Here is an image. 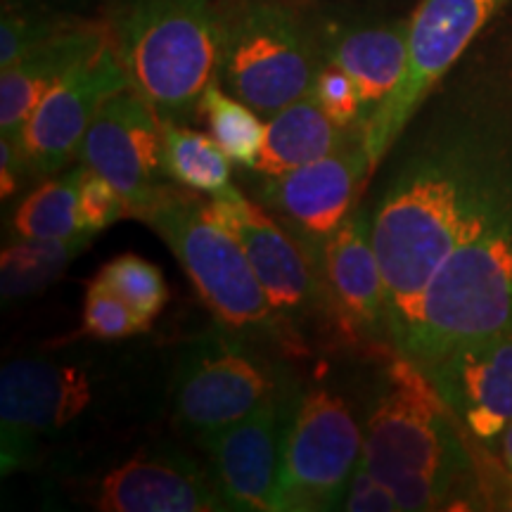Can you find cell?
<instances>
[{
    "label": "cell",
    "mask_w": 512,
    "mask_h": 512,
    "mask_svg": "<svg viewBox=\"0 0 512 512\" xmlns=\"http://www.w3.org/2000/svg\"><path fill=\"white\" fill-rule=\"evenodd\" d=\"M358 133L363 128H339L320 110L316 98L306 95L266 119L264 143L252 171L259 176H280L332 155Z\"/></svg>",
    "instance_id": "obj_21"
},
{
    "label": "cell",
    "mask_w": 512,
    "mask_h": 512,
    "mask_svg": "<svg viewBox=\"0 0 512 512\" xmlns=\"http://www.w3.org/2000/svg\"><path fill=\"white\" fill-rule=\"evenodd\" d=\"M200 114L207 119L211 138L221 145L230 162L254 169L266 133L264 117L221 88V83H211L207 88Z\"/></svg>",
    "instance_id": "obj_25"
},
{
    "label": "cell",
    "mask_w": 512,
    "mask_h": 512,
    "mask_svg": "<svg viewBox=\"0 0 512 512\" xmlns=\"http://www.w3.org/2000/svg\"><path fill=\"white\" fill-rule=\"evenodd\" d=\"M150 323L131 304L114 292L98 273L86 287L83 299V335L95 339H124L140 335Z\"/></svg>",
    "instance_id": "obj_27"
},
{
    "label": "cell",
    "mask_w": 512,
    "mask_h": 512,
    "mask_svg": "<svg viewBox=\"0 0 512 512\" xmlns=\"http://www.w3.org/2000/svg\"><path fill=\"white\" fill-rule=\"evenodd\" d=\"M124 216H128V209L124 197L119 195V190L107 178H102L86 166V174H83L79 190L81 228L86 233L98 235L100 230L110 228L112 223L124 219Z\"/></svg>",
    "instance_id": "obj_30"
},
{
    "label": "cell",
    "mask_w": 512,
    "mask_h": 512,
    "mask_svg": "<svg viewBox=\"0 0 512 512\" xmlns=\"http://www.w3.org/2000/svg\"><path fill=\"white\" fill-rule=\"evenodd\" d=\"M420 368L467 439L491 451L512 422V330L465 339Z\"/></svg>",
    "instance_id": "obj_16"
},
{
    "label": "cell",
    "mask_w": 512,
    "mask_h": 512,
    "mask_svg": "<svg viewBox=\"0 0 512 512\" xmlns=\"http://www.w3.org/2000/svg\"><path fill=\"white\" fill-rule=\"evenodd\" d=\"M256 344L219 323L192 339L174 384V415L185 432L200 439L223 430L292 387Z\"/></svg>",
    "instance_id": "obj_7"
},
{
    "label": "cell",
    "mask_w": 512,
    "mask_h": 512,
    "mask_svg": "<svg viewBox=\"0 0 512 512\" xmlns=\"http://www.w3.org/2000/svg\"><path fill=\"white\" fill-rule=\"evenodd\" d=\"M323 55V17L302 0H221L219 83L268 119L306 98Z\"/></svg>",
    "instance_id": "obj_4"
},
{
    "label": "cell",
    "mask_w": 512,
    "mask_h": 512,
    "mask_svg": "<svg viewBox=\"0 0 512 512\" xmlns=\"http://www.w3.org/2000/svg\"><path fill=\"white\" fill-rule=\"evenodd\" d=\"M370 176V157L358 133L328 157L280 176H261L256 197L318 264L320 249L354 214Z\"/></svg>",
    "instance_id": "obj_11"
},
{
    "label": "cell",
    "mask_w": 512,
    "mask_h": 512,
    "mask_svg": "<svg viewBox=\"0 0 512 512\" xmlns=\"http://www.w3.org/2000/svg\"><path fill=\"white\" fill-rule=\"evenodd\" d=\"M311 95L339 128H363V105L356 83L335 64L325 62L320 67Z\"/></svg>",
    "instance_id": "obj_29"
},
{
    "label": "cell",
    "mask_w": 512,
    "mask_h": 512,
    "mask_svg": "<svg viewBox=\"0 0 512 512\" xmlns=\"http://www.w3.org/2000/svg\"><path fill=\"white\" fill-rule=\"evenodd\" d=\"M512 330V204L448 254L427 285L401 349L425 366L465 339Z\"/></svg>",
    "instance_id": "obj_6"
},
{
    "label": "cell",
    "mask_w": 512,
    "mask_h": 512,
    "mask_svg": "<svg viewBox=\"0 0 512 512\" xmlns=\"http://www.w3.org/2000/svg\"><path fill=\"white\" fill-rule=\"evenodd\" d=\"M411 19L323 17V55L356 83L363 126L392 98L408 67Z\"/></svg>",
    "instance_id": "obj_19"
},
{
    "label": "cell",
    "mask_w": 512,
    "mask_h": 512,
    "mask_svg": "<svg viewBox=\"0 0 512 512\" xmlns=\"http://www.w3.org/2000/svg\"><path fill=\"white\" fill-rule=\"evenodd\" d=\"M128 86V76L107 38L50 88L24 126L19 150L29 174L48 178L67 169L79 157L83 138L100 107Z\"/></svg>",
    "instance_id": "obj_14"
},
{
    "label": "cell",
    "mask_w": 512,
    "mask_h": 512,
    "mask_svg": "<svg viewBox=\"0 0 512 512\" xmlns=\"http://www.w3.org/2000/svg\"><path fill=\"white\" fill-rule=\"evenodd\" d=\"M128 83L164 124L188 126L221 67V0H105Z\"/></svg>",
    "instance_id": "obj_3"
},
{
    "label": "cell",
    "mask_w": 512,
    "mask_h": 512,
    "mask_svg": "<svg viewBox=\"0 0 512 512\" xmlns=\"http://www.w3.org/2000/svg\"><path fill=\"white\" fill-rule=\"evenodd\" d=\"M441 105L413 138L396 140L403 152L370 207L389 344L399 354L448 254L512 204V88H477Z\"/></svg>",
    "instance_id": "obj_1"
},
{
    "label": "cell",
    "mask_w": 512,
    "mask_h": 512,
    "mask_svg": "<svg viewBox=\"0 0 512 512\" xmlns=\"http://www.w3.org/2000/svg\"><path fill=\"white\" fill-rule=\"evenodd\" d=\"M95 235L79 233L74 238H12L3 249V299H17L34 294L53 283L69 261L88 247Z\"/></svg>",
    "instance_id": "obj_22"
},
{
    "label": "cell",
    "mask_w": 512,
    "mask_h": 512,
    "mask_svg": "<svg viewBox=\"0 0 512 512\" xmlns=\"http://www.w3.org/2000/svg\"><path fill=\"white\" fill-rule=\"evenodd\" d=\"M91 399L88 377L43 358H17L0 373V472L34 463L43 439L67 427Z\"/></svg>",
    "instance_id": "obj_13"
},
{
    "label": "cell",
    "mask_w": 512,
    "mask_h": 512,
    "mask_svg": "<svg viewBox=\"0 0 512 512\" xmlns=\"http://www.w3.org/2000/svg\"><path fill=\"white\" fill-rule=\"evenodd\" d=\"M86 166L41 183L24 197L12 219L19 238H74L86 233L79 221V190Z\"/></svg>",
    "instance_id": "obj_23"
},
{
    "label": "cell",
    "mask_w": 512,
    "mask_h": 512,
    "mask_svg": "<svg viewBox=\"0 0 512 512\" xmlns=\"http://www.w3.org/2000/svg\"><path fill=\"white\" fill-rule=\"evenodd\" d=\"M95 508L105 512L230 510L216 479L174 451H140L107 472L95 491Z\"/></svg>",
    "instance_id": "obj_18"
},
{
    "label": "cell",
    "mask_w": 512,
    "mask_h": 512,
    "mask_svg": "<svg viewBox=\"0 0 512 512\" xmlns=\"http://www.w3.org/2000/svg\"><path fill=\"white\" fill-rule=\"evenodd\" d=\"M363 456V427L332 389L299 396L280 465L278 512L342 508L351 472Z\"/></svg>",
    "instance_id": "obj_9"
},
{
    "label": "cell",
    "mask_w": 512,
    "mask_h": 512,
    "mask_svg": "<svg viewBox=\"0 0 512 512\" xmlns=\"http://www.w3.org/2000/svg\"><path fill=\"white\" fill-rule=\"evenodd\" d=\"M302 3L311 5L313 8V3H349V0H302Z\"/></svg>",
    "instance_id": "obj_34"
},
{
    "label": "cell",
    "mask_w": 512,
    "mask_h": 512,
    "mask_svg": "<svg viewBox=\"0 0 512 512\" xmlns=\"http://www.w3.org/2000/svg\"><path fill=\"white\" fill-rule=\"evenodd\" d=\"M510 508H512V496H510Z\"/></svg>",
    "instance_id": "obj_35"
},
{
    "label": "cell",
    "mask_w": 512,
    "mask_h": 512,
    "mask_svg": "<svg viewBox=\"0 0 512 512\" xmlns=\"http://www.w3.org/2000/svg\"><path fill=\"white\" fill-rule=\"evenodd\" d=\"M100 275L150 325L169 302V287L162 271L138 254H119L102 266Z\"/></svg>",
    "instance_id": "obj_26"
},
{
    "label": "cell",
    "mask_w": 512,
    "mask_h": 512,
    "mask_svg": "<svg viewBox=\"0 0 512 512\" xmlns=\"http://www.w3.org/2000/svg\"><path fill=\"white\" fill-rule=\"evenodd\" d=\"M143 221L174 252L216 323L254 342L304 351V344L275 316L245 249L207 214L200 192L178 188V183L166 185Z\"/></svg>",
    "instance_id": "obj_5"
},
{
    "label": "cell",
    "mask_w": 512,
    "mask_h": 512,
    "mask_svg": "<svg viewBox=\"0 0 512 512\" xmlns=\"http://www.w3.org/2000/svg\"><path fill=\"white\" fill-rule=\"evenodd\" d=\"M166 169L171 181L197 192H219L230 185V157L207 133L183 124H164Z\"/></svg>",
    "instance_id": "obj_24"
},
{
    "label": "cell",
    "mask_w": 512,
    "mask_h": 512,
    "mask_svg": "<svg viewBox=\"0 0 512 512\" xmlns=\"http://www.w3.org/2000/svg\"><path fill=\"white\" fill-rule=\"evenodd\" d=\"M79 159L119 190L128 216L140 221L171 185L164 121L131 86L114 93L95 114Z\"/></svg>",
    "instance_id": "obj_12"
},
{
    "label": "cell",
    "mask_w": 512,
    "mask_h": 512,
    "mask_svg": "<svg viewBox=\"0 0 512 512\" xmlns=\"http://www.w3.org/2000/svg\"><path fill=\"white\" fill-rule=\"evenodd\" d=\"M76 24L74 19H64L46 12H36L19 5H3V19H0V67H10L24 53L36 48L38 43L48 41L50 36L60 34Z\"/></svg>",
    "instance_id": "obj_28"
},
{
    "label": "cell",
    "mask_w": 512,
    "mask_h": 512,
    "mask_svg": "<svg viewBox=\"0 0 512 512\" xmlns=\"http://www.w3.org/2000/svg\"><path fill=\"white\" fill-rule=\"evenodd\" d=\"M207 214L245 249L275 316L294 337L299 339V325L320 313L330 311L337 318L316 259L283 223L273 221L264 207L249 202L233 185H226L209 195Z\"/></svg>",
    "instance_id": "obj_10"
},
{
    "label": "cell",
    "mask_w": 512,
    "mask_h": 512,
    "mask_svg": "<svg viewBox=\"0 0 512 512\" xmlns=\"http://www.w3.org/2000/svg\"><path fill=\"white\" fill-rule=\"evenodd\" d=\"M342 510L349 512H401L399 501L387 484L370 470L366 460H358L351 472L347 496H344Z\"/></svg>",
    "instance_id": "obj_31"
},
{
    "label": "cell",
    "mask_w": 512,
    "mask_h": 512,
    "mask_svg": "<svg viewBox=\"0 0 512 512\" xmlns=\"http://www.w3.org/2000/svg\"><path fill=\"white\" fill-rule=\"evenodd\" d=\"M318 268L330 290L342 330L368 337L370 342H389L387 287L380 256L373 245L370 207H356L342 228L325 242Z\"/></svg>",
    "instance_id": "obj_17"
},
{
    "label": "cell",
    "mask_w": 512,
    "mask_h": 512,
    "mask_svg": "<svg viewBox=\"0 0 512 512\" xmlns=\"http://www.w3.org/2000/svg\"><path fill=\"white\" fill-rule=\"evenodd\" d=\"M299 396L292 387L268 396L247 418L200 437L230 510L273 512L280 465Z\"/></svg>",
    "instance_id": "obj_15"
},
{
    "label": "cell",
    "mask_w": 512,
    "mask_h": 512,
    "mask_svg": "<svg viewBox=\"0 0 512 512\" xmlns=\"http://www.w3.org/2000/svg\"><path fill=\"white\" fill-rule=\"evenodd\" d=\"M508 0H420L411 17L408 67L382 110L363 126L373 174L430 93Z\"/></svg>",
    "instance_id": "obj_8"
},
{
    "label": "cell",
    "mask_w": 512,
    "mask_h": 512,
    "mask_svg": "<svg viewBox=\"0 0 512 512\" xmlns=\"http://www.w3.org/2000/svg\"><path fill=\"white\" fill-rule=\"evenodd\" d=\"M491 453H494L496 463L503 467L505 472L512 477V422L508 427H505V432L498 437V441L491 448Z\"/></svg>",
    "instance_id": "obj_33"
},
{
    "label": "cell",
    "mask_w": 512,
    "mask_h": 512,
    "mask_svg": "<svg viewBox=\"0 0 512 512\" xmlns=\"http://www.w3.org/2000/svg\"><path fill=\"white\" fill-rule=\"evenodd\" d=\"M477 453L425 370L394 351L363 425V460L401 512L486 508Z\"/></svg>",
    "instance_id": "obj_2"
},
{
    "label": "cell",
    "mask_w": 512,
    "mask_h": 512,
    "mask_svg": "<svg viewBox=\"0 0 512 512\" xmlns=\"http://www.w3.org/2000/svg\"><path fill=\"white\" fill-rule=\"evenodd\" d=\"M105 41L102 24L76 22L0 69V136L19 147L24 126L50 88Z\"/></svg>",
    "instance_id": "obj_20"
},
{
    "label": "cell",
    "mask_w": 512,
    "mask_h": 512,
    "mask_svg": "<svg viewBox=\"0 0 512 512\" xmlns=\"http://www.w3.org/2000/svg\"><path fill=\"white\" fill-rule=\"evenodd\" d=\"M22 174H29L22 150L10 138L0 136V195H3V200L15 195Z\"/></svg>",
    "instance_id": "obj_32"
}]
</instances>
